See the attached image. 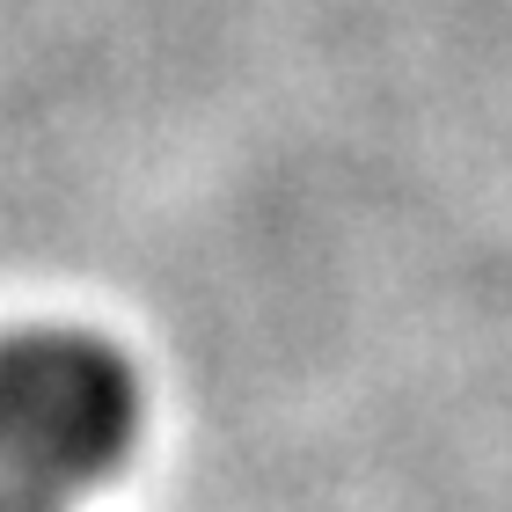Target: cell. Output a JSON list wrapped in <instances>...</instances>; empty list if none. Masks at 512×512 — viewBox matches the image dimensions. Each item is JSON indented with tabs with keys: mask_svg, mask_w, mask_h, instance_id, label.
Wrapping results in <instances>:
<instances>
[{
	"mask_svg": "<svg viewBox=\"0 0 512 512\" xmlns=\"http://www.w3.org/2000/svg\"><path fill=\"white\" fill-rule=\"evenodd\" d=\"M139 439V374L88 330L0 337V512H74Z\"/></svg>",
	"mask_w": 512,
	"mask_h": 512,
	"instance_id": "cell-1",
	"label": "cell"
}]
</instances>
